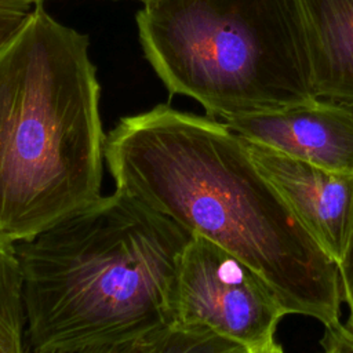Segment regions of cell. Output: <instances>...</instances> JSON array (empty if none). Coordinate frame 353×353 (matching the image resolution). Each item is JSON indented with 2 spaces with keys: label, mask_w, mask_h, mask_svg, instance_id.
<instances>
[{
  "label": "cell",
  "mask_w": 353,
  "mask_h": 353,
  "mask_svg": "<svg viewBox=\"0 0 353 353\" xmlns=\"http://www.w3.org/2000/svg\"><path fill=\"white\" fill-rule=\"evenodd\" d=\"M319 98L353 103V0H292Z\"/></svg>",
  "instance_id": "8"
},
{
  "label": "cell",
  "mask_w": 353,
  "mask_h": 353,
  "mask_svg": "<svg viewBox=\"0 0 353 353\" xmlns=\"http://www.w3.org/2000/svg\"><path fill=\"white\" fill-rule=\"evenodd\" d=\"M33 7V0H0V41L22 23Z\"/></svg>",
  "instance_id": "12"
},
{
  "label": "cell",
  "mask_w": 353,
  "mask_h": 353,
  "mask_svg": "<svg viewBox=\"0 0 353 353\" xmlns=\"http://www.w3.org/2000/svg\"><path fill=\"white\" fill-rule=\"evenodd\" d=\"M143 55L171 95L218 120L314 101L292 0H154L137 12Z\"/></svg>",
  "instance_id": "4"
},
{
  "label": "cell",
  "mask_w": 353,
  "mask_h": 353,
  "mask_svg": "<svg viewBox=\"0 0 353 353\" xmlns=\"http://www.w3.org/2000/svg\"><path fill=\"white\" fill-rule=\"evenodd\" d=\"M176 321L205 327L244 353H281L276 339L288 314L272 285L250 265L193 234L183 251L175 296Z\"/></svg>",
  "instance_id": "5"
},
{
  "label": "cell",
  "mask_w": 353,
  "mask_h": 353,
  "mask_svg": "<svg viewBox=\"0 0 353 353\" xmlns=\"http://www.w3.org/2000/svg\"><path fill=\"white\" fill-rule=\"evenodd\" d=\"M338 272L342 302H345L349 309V316L345 325L349 331L353 332V221L350 225L343 255L338 262Z\"/></svg>",
  "instance_id": "11"
},
{
  "label": "cell",
  "mask_w": 353,
  "mask_h": 353,
  "mask_svg": "<svg viewBox=\"0 0 353 353\" xmlns=\"http://www.w3.org/2000/svg\"><path fill=\"white\" fill-rule=\"evenodd\" d=\"M243 143L258 170L338 265L353 221V174L321 167L247 138Z\"/></svg>",
  "instance_id": "6"
},
{
  "label": "cell",
  "mask_w": 353,
  "mask_h": 353,
  "mask_svg": "<svg viewBox=\"0 0 353 353\" xmlns=\"http://www.w3.org/2000/svg\"><path fill=\"white\" fill-rule=\"evenodd\" d=\"M116 189L203 236L255 269L288 314L324 325L320 345L343 338L336 262L258 170L222 120L159 103L106 134Z\"/></svg>",
  "instance_id": "1"
},
{
  "label": "cell",
  "mask_w": 353,
  "mask_h": 353,
  "mask_svg": "<svg viewBox=\"0 0 353 353\" xmlns=\"http://www.w3.org/2000/svg\"><path fill=\"white\" fill-rule=\"evenodd\" d=\"M88 48L43 3L0 41V234L15 243L101 196L106 134Z\"/></svg>",
  "instance_id": "3"
},
{
  "label": "cell",
  "mask_w": 353,
  "mask_h": 353,
  "mask_svg": "<svg viewBox=\"0 0 353 353\" xmlns=\"http://www.w3.org/2000/svg\"><path fill=\"white\" fill-rule=\"evenodd\" d=\"M34 1V4H39V3H46V1H48V0H33ZM137 1H139V3H142V6L143 4H148V3H150V1H154V0H137Z\"/></svg>",
  "instance_id": "13"
},
{
  "label": "cell",
  "mask_w": 353,
  "mask_h": 353,
  "mask_svg": "<svg viewBox=\"0 0 353 353\" xmlns=\"http://www.w3.org/2000/svg\"><path fill=\"white\" fill-rule=\"evenodd\" d=\"M159 352L244 353L239 345L205 327L181 323L176 320L163 331L142 341L134 350V353Z\"/></svg>",
  "instance_id": "10"
},
{
  "label": "cell",
  "mask_w": 353,
  "mask_h": 353,
  "mask_svg": "<svg viewBox=\"0 0 353 353\" xmlns=\"http://www.w3.org/2000/svg\"><path fill=\"white\" fill-rule=\"evenodd\" d=\"M222 121L243 138L330 170L353 174V103L316 98L281 110Z\"/></svg>",
  "instance_id": "7"
},
{
  "label": "cell",
  "mask_w": 353,
  "mask_h": 353,
  "mask_svg": "<svg viewBox=\"0 0 353 353\" xmlns=\"http://www.w3.org/2000/svg\"><path fill=\"white\" fill-rule=\"evenodd\" d=\"M185 229L116 189L17 243L36 353H134L176 320Z\"/></svg>",
  "instance_id": "2"
},
{
  "label": "cell",
  "mask_w": 353,
  "mask_h": 353,
  "mask_svg": "<svg viewBox=\"0 0 353 353\" xmlns=\"http://www.w3.org/2000/svg\"><path fill=\"white\" fill-rule=\"evenodd\" d=\"M25 280L17 243L0 234V353H25Z\"/></svg>",
  "instance_id": "9"
}]
</instances>
